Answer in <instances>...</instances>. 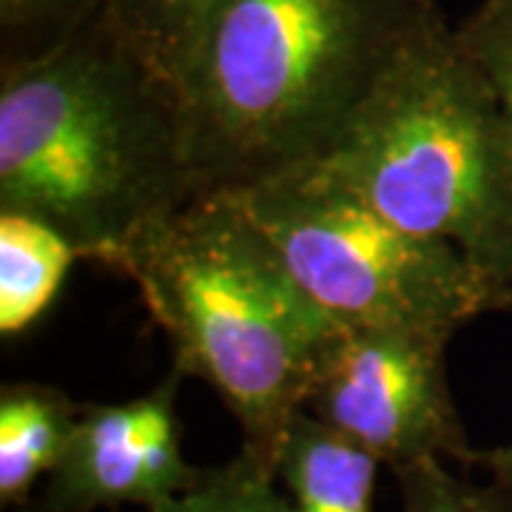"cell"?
<instances>
[{"label": "cell", "instance_id": "1", "mask_svg": "<svg viewBox=\"0 0 512 512\" xmlns=\"http://www.w3.org/2000/svg\"><path fill=\"white\" fill-rule=\"evenodd\" d=\"M197 194L183 97L103 6L55 49L0 63V211L120 271L128 245Z\"/></svg>", "mask_w": 512, "mask_h": 512}, {"label": "cell", "instance_id": "2", "mask_svg": "<svg viewBox=\"0 0 512 512\" xmlns=\"http://www.w3.org/2000/svg\"><path fill=\"white\" fill-rule=\"evenodd\" d=\"M439 12L436 0H217L180 86L200 191L319 160Z\"/></svg>", "mask_w": 512, "mask_h": 512}, {"label": "cell", "instance_id": "3", "mask_svg": "<svg viewBox=\"0 0 512 512\" xmlns=\"http://www.w3.org/2000/svg\"><path fill=\"white\" fill-rule=\"evenodd\" d=\"M120 274L163 328L174 367L220 393L239 424V450L276 470L342 325L299 285L231 191H200L148 225Z\"/></svg>", "mask_w": 512, "mask_h": 512}, {"label": "cell", "instance_id": "4", "mask_svg": "<svg viewBox=\"0 0 512 512\" xmlns=\"http://www.w3.org/2000/svg\"><path fill=\"white\" fill-rule=\"evenodd\" d=\"M311 165L387 220L461 248L512 296V134L436 15Z\"/></svg>", "mask_w": 512, "mask_h": 512}, {"label": "cell", "instance_id": "5", "mask_svg": "<svg viewBox=\"0 0 512 512\" xmlns=\"http://www.w3.org/2000/svg\"><path fill=\"white\" fill-rule=\"evenodd\" d=\"M299 285L342 325L450 342L507 293L453 242L387 220L316 165L231 191Z\"/></svg>", "mask_w": 512, "mask_h": 512}, {"label": "cell", "instance_id": "6", "mask_svg": "<svg viewBox=\"0 0 512 512\" xmlns=\"http://www.w3.org/2000/svg\"><path fill=\"white\" fill-rule=\"evenodd\" d=\"M444 353L447 342L433 336L342 328L316 367L305 410L390 470L424 458L473 467Z\"/></svg>", "mask_w": 512, "mask_h": 512}, {"label": "cell", "instance_id": "7", "mask_svg": "<svg viewBox=\"0 0 512 512\" xmlns=\"http://www.w3.org/2000/svg\"><path fill=\"white\" fill-rule=\"evenodd\" d=\"M180 382L183 373L171 367L137 399L83 404L66 453L26 512H94L123 504L151 510L185 493L202 470L183 453Z\"/></svg>", "mask_w": 512, "mask_h": 512}, {"label": "cell", "instance_id": "8", "mask_svg": "<svg viewBox=\"0 0 512 512\" xmlns=\"http://www.w3.org/2000/svg\"><path fill=\"white\" fill-rule=\"evenodd\" d=\"M384 464L308 410H299L276 461L293 512H373Z\"/></svg>", "mask_w": 512, "mask_h": 512}, {"label": "cell", "instance_id": "9", "mask_svg": "<svg viewBox=\"0 0 512 512\" xmlns=\"http://www.w3.org/2000/svg\"><path fill=\"white\" fill-rule=\"evenodd\" d=\"M80 407L60 387H0V507L26 510L40 478L52 476L72 441Z\"/></svg>", "mask_w": 512, "mask_h": 512}, {"label": "cell", "instance_id": "10", "mask_svg": "<svg viewBox=\"0 0 512 512\" xmlns=\"http://www.w3.org/2000/svg\"><path fill=\"white\" fill-rule=\"evenodd\" d=\"M83 251L55 225L23 211H0V336L18 339L55 305Z\"/></svg>", "mask_w": 512, "mask_h": 512}, {"label": "cell", "instance_id": "11", "mask_svg": "<svg viewBox=\"0 0 512 512\" xmlns=\"http://www.w3.org/2000/svg\"><path fill=\"white\" fill-rule=\"evenodd\" d=\"M100 6L180 92L217 0H100Z\"/></svg>", "mask_w": 512, "mask_h": 512}, {"label": "cell", "instance_id": "12", "mask_svg": "<svg viewBox=\"0 0 512 512\" xmlns=\"http://www.w3.org/2000/svg\"><path fill=\"white\" fill-rule=\"evenodd\" d=\"M148 512H293L276 470L242 453L225 464L205 467L185 493Z\"/></svg>", "mask_w": 512, "mask_h": 512}, {"label": "cell", "instance_id": "13", "mask_svg": "<svg viewBox=\"0 0 512 512\" xmlns=\"http://www.w3.org/2000/svg\"><path fill=\"white\" fill-rule=\"evenodd\" d=\"M402 493V512H512V490L478 484L447 470L441 458H424L393 470Z\"/></svg>", "mask_w": 512, "mask_h": 512}, {"label": "cell", "instance_id": "14", "mask_svg": "<svg viewBox=\"0 0 512 512\" xmlns=\"http://www.w3.org/2000/svg\"><path fill=\"white\" fill-rule=\"evenodd\" d=\"M97 6L100 0H0V63L55 49Z\"/></svg>", "mask_w": 512, "mask_h": 512}, {"label": "cell", "instance_id": "15", "mask_svg": "<svg viewBox=\"0 0 512 512\" xmlns=\"http://www.w3.org/2000/svg\"><path fill=\"white\" fill-rule=\"evenodd\" d=\"M456 40L493 89L512 134V0H478L456 26Z\"/></svg>", "mask_w": 512, "mask_h": 512}, {"label": "cell", "instance_id": "16", "mask_svg": "<svg viewBox=\"0 0 512 512\" xmlns=\"http://www.w3.org/2000/svg\"><path fill=\"white\" fill-rule=\"evenodd\" d=\"M473 467H484L493 476V481L512 490V441L490 447V450H476Z\"/></svg>", "mask_w": 512, "mask_h": 512}, {"label": "cell", "instance_id": "17", "mask_svg": "<svg viewBox=\"0 0 512 512\" xmlns=\"http://www.w3.org/2000/svg\"><path fill=\"white\" fill-rule=\"evenodd\" d=\"M510 308H512V296H510Z\"/></svg>", "mask_w": 512, "mask_h": 512}]
</instances>
